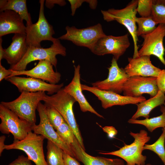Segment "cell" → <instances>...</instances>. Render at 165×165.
I'll return each mask as SVG.
<instances>
[{"label": "cell", "instance_id": "1", "mask_svg": "<svg viewBox=\"0 0 165 165\" xmlns=\"http://www.w3.org/2000/svg\"><path fill=\"white\" fill-rule=\"evenodd\" d=\"M43 101L46 107L53 108L61 115L72 130L80 145L85 150L82 138L76 123L73 111V106L76 101L65 92L63 88L51 95L46 94Z\"/></svg>", "mask_w": 165, "mask_h": 165}, {"label": "cell", "instance_id": "2", "mask_svg": "<svg viewBox=\"0 0 165 165\" xmlns=\"http://www.w3.org/2000/svg\"><path fill=\"white\" fill-rule=\"evenodd\" d=\"M46 94L45 92H24L15 100L9 102L2 101L0 104L14 112L20 119L34 125L36 122V110Z\"/></svg>", "mask_w": 165, "mask_h": 165}, {"label": "cell", "instance_id": "3", "mask_svg": "<svg viewBox=\"0 0 165 165\" xmlns=\"http://www.w3.org/2000/svg\"><path fill=\"white\" fill-rule=\"evenodd\" d=\"M138 0L131 1L124 8L121 9L114 8L107 10H101L104 19L107 22L116 21L124 25L127 29L133 38L134 53L133 58L139 57L138 55V41L137 35V27L135 19L137 17V8Z\"/></svg>", "mask_w": 165, "mask_h": 165}, {"label": "cell", "instance_id": "4", "mask_svg": "<svg viewBox=\"0 0 165 165\" xmlns=\"http://www.w3.org/2000/svg\"><path fill=\"white\" fill-rule=\"evenodd\" d=\"M130 134L134 139L132 143L125 145L117 150L99 153L119 157L126 162L127 165H145L147 157L142 152L145 145L149 141L150 137L144 130L138 133L130 132Z\"/></svg>", "mask_w": 165, "mask_h": 165}, {"label": "cell", "instance_id": "5", "mask_svg": "<svg viewBox=\"0 0 165 165\" xmlns=\"http://www.w3.org/2000/svg\"><path fill=\"white\" fill-rule=\"evenodd\" d=\"M66 54V48L61 44L60 39L57 38L49 48L28 47L22 59L15 65L10 66L9 69L14 71H24L26 70L28 64L31 62L43 60L49 61L56 68L57 62V55L65 56Z\"/></svg>", "mask_w": 165, "mask_h": 165}, {"label": "cell", "instance_id": "6", "mask_svg": "<svg viewBox=\"0 0 165 165\" xmlns=\"http://www.w3.org/2000/svg\"><path fill=\"white\" fill-rule=\"evenodd\" d=\"M44 0H39L40 4L38 19L35 24L26 26V42L28 47H41V43L48 40L54 42L57 38L53 37L55 32L53 26L46 19L44 14Z\"/></svg>", "mask_w": 165, "mask_h": 165}, {"label": "cell", "instance_id": "7", "mask_svg": "<svg viewBox=\"0 0 165 165\" xmlns=\"http://www.w3.org/2000/svg\"><path fill=\"white\" fill-rule=\"evenodd\" d=\"M45 138L32 131L21 140H14L12 143L5 145V149H18L23 151L36 165H48L45 160L43 149Z\"/></svg>", "mask_w": 165, "mask_h": 165}, {"label": "cell", "instance_id": "8", "mask_svg": "<svg viewBox=\"0 0 165 165\" xmlns=\"http://www.w3.org/2000/svg\"><path fill=\"white\" fill-rule=\"evenodd\" d=\"M65 30L66 33L58 38L60 40L70 41L76 46L87 48L90 50L99 39L106 35L100 23L80 29L67 26Z\"/></svg>", "mask_w": 165, "mask_h": 165}, {"label": "cell", "instance_id": "9", "mask_svg": "<svg viewBox=\"0 0 165 165\" xmlns=\"http://www.w3.org/2000/svg\"><path fill=\"white\" fill-rule=\"evenodd\" d=\"M0 118L1 132L7 134L11 133L14 140H22L32 131L33 125L20 119L14 112L1 104Z\"/></svg>", "mask_w": 165, "mask_h": 165}, {"label": "cell", "instance_id": "10", "mask_svg": "<svg viewBox=\"0 0 165 165\" xmlns=\"http://www.w3.org/2000/svg\"><path fill=\"white\" fill-rule=\"evenodd\" d=\"M130 45L128 34L118 36L106 35L99 39L90 50L98 56L112 54L117 61Z\"/></svg>", "mask_w": 165, "mask_h": 165}, {"label": "cell", "instance_id": "11", "mask_svg": "<svg viewBox=\"0 0 165 165\" xmlns=\"http://www.w3.org/2000/svg\"><path fill=\"white\" fill-rule=\"evenodd\" d=\"M141 36L144 39V41L141 48L138 51L139 56L154 55L165 66V49L163 44L165 24H159L152 32Z\"/></svg>", "mask_w": 165, "mask_h": 165}, {"label": "cell", "instance_id": "12", "mask_svg": "<svg viewBox=\"0 0 165 165\" xmlns=\"http://www.w3.org/2000/svg\"><path fill=\"white\" fill-rule=\"evenodd\" d=\"M46 106L40 102L37 107L40 118L38 125L32 126V131L38 135H41L61 148L64 152L75 158L70 146L66 143L61 138L50 123L47 118Z\"/></svg>", "mask_w": 165, "mask_h": 165}, {"label": "cell", "instance_id": "13", "mask_svg": "<svg viewBox=\"0 0 165 165\" xmlns=\"http://www.w3.org/2000/svg\"><path fill=\"white\" fill-rule=\"evenodd\" d=\"M156 79V77H130L123 86L124 96L137 97L142 96L143 94H147L151 97H154L159 90Z\"/></svg>", "mask_w": 165, "mask_h": 165}, {"label": "cell", "instance_id": "14", "mask_svg": "<svg viewBox=\"0 0 165 165\" xmlns=\"http://www.w3.org/2000/svg\"><path fill=\"white\" fill-rule=\"evenodd\" d=\"M108 69L107 78L103 80L93 82L92 86L100 90L119 94L123 92V86L129 77L124 68L119 67L117 61L114 57Z\"/></svg>", "mask_w": 165, "mask_h": 165}, {"label": "cell", "instance_id": "15", "mask_svg": "<svg viewBox=\"0 0 165 165\" xmlns=\"http://www.w3.org/2000/svg\"><path fill=\"white\" fill-rule=\"evenodd\" d=\"M16 87L19 91L36 92H47L50 95H53L63 88L64 84L48 83L41 79L31 77H22L13 76L5 79Z\"/></svg>", "mask_w": 165, "mask_h": 165}, {"label": "cell", "instance_id": "16", "mask_svg": "<svg viewBox=\"0 0 165 165\" xmlns=\"http://www.w3.org/2000/svg\"><path fill=\"white\" fill-rule=\"evenodd\" d=\"M81 86L82 90L88 91L95 95L101 101L102 108L105 109L115 105H137L146 100L142 96L137 97H130L111 91L100 90L86 85L82 84Z\"/></svg>", "mask_w": 165, "mask_h": 165}, {"label": "cell", "instance_id": "17", "mask_svg": "<svg viewBox=\"0 0 165 165\" xmlns=\"http://www.w3.org/2000/svg\"><path fill=\"white\" fill-rule=\"evenodd\" d=\"M53 66L48 60L39 61L36 65L31 69L20 71L12 70L11 75L7 78L24 75L46 81L50 84H56L60 81L61 75L59 72L54 71Z\"/></svg>", "mask_w": 165, "mask_h": 165}, {"label": "cell", "instance_id": "18", "mask_svg": "<svg viewBox=\"0 0 165 165\" xmlns=\"http://www.w3.org/2000/svg\"><path fill=\"white\" fill-rule=\"evenodd\" d=\"M150 57L144 56L135 58H128V64L124 69L129 77L139 76L157 78L162 70L152 64Z\"/></svg>", "mask_w": 165, "mask_h": 165}, {"label": "cell", "instance_id": "19", "mask_svg": "<svg viewBox=\"0 0 165 165\" xmlns=\"http://www.w3.org/2000/svg\"><path fill=\"white\" fill-rule=\"evenodd\" d=\"M74 67L73 78L70 82L63 88L64 91L78 102L82 112H89L100 118H104L102 116L98 113L90 105L82 93L80 82V65H74Z\"/></svg>", "mask_w": 165, "mask_h": 165}, {"label": "cell", "instance_id": "20", "mask_svg": "<svg viewBox=\"0 0 165 165\" xmlns=\"http://www.w3.org/2000/svg\"><path fill=\"white\" fill-rule=\"evenodd\" d=\"M75 158L84 165H125L124 160L119 158H109L94 156L86 153L75 138L70 145Z\"/></svg>", "mask_w": 165, "mask_h": 165}, {"label": "cell", "instance_id": "21", "mask_svg": "<svg viewBox=\"0 0 165 165\" xmlns=\"http://www.w3.org/2000/svg\"><path fill=\"white\" fill-rule=\"evenodd\" d=\"M23 20L17 13L6 10L0 13V37L13 33L26 34Z\"/></svg>", "mask_w": 165, "mask_h": 165}, {"label": "cell", "instance_id": "22", "mask_svg": "<svg viewBox=\"0 0 165 165\" xmlns=\"http://www.w3.org/2000/svg\"><path fill=\"white\" fill-rule=\"evenodd\" d=\"M9 46L4 49L3 57L10 66L15 65L22 59L28 48L26 34H15Z\"/></svg>", "mask_w": 165, "mask_h": 165}, {"label": "cell", "instance_id": "23", "mask_svg": "<svg viewBox=\"0 0 165 165\" xmlns=\"http://www.w3.org/2000/svg\"><path fill=\"white\" fill-rule=\"evenodd\" d=\"M163 105L165 106V93L159 90L155 96L137 105V110L131 119H136L140 117L148 118L149 114L152 110Z\"/></svg>", "mask_w": 165, "mask_h": 165}, {"label": "cell", "instance_id": "24", "mask_svg": "<svg viewBox=\"0 0 165 165\" xmlns=\"http://www.w3.org/2000/svg\"><path fill=\"white\" fill-rule=\"evenodd\" d=\"M13 11L26 21V25L32 24L31 15L28 12L26 0H0V11Z\"/></svg>", "mask_w": 165, "mask_h": 165}, {"label": "cell", "instance_id": "25", "mask_svg": "<svg viewBox=\"0 0 165 165\" xmlns=\"http://www.w3.org/2000/svg\"><path fill=\"white\" fill-rule=\"evenodd\" d=\"M160 111L162 114L160 116L143 120L129 119L128 122L129 123L138 124L145 126L151 132L156 129L162 127H165V106H160Z\"/></svg>", "mask_w": 165, "mask_h": 165}, {"label": "cell", "instance_id": "26", "mask_svg": "<svg viewBox=\"0 0 165 165\" xmlns=\"http://www.w3.org/2000/svg\"><path fill=\"white\" fill-rule=\"evenodd\" d=\"M46 162L48 165H64V151L62 149L47 140Z\"/></svg>", "mask_w": 165, "mask_h": 165}, {"label": "cell", "instance_id": "27", "mask_svg": "<svg viewBox=\"0 0 165 165\" xmlns=\"http://www.w3.org/2000/svg\"><path fill=\"white\" fill-rule=\"evenodd\" d=\"M135 21L138 25L137 30L138 37L149 34L153 31L157 27V24L151 16L146 17H136Z\"/></svg>", "mask_w": 165, "mask_h": 165}, {"label": "cell", "instance_id": "28", "mask_svg": "<svg viewBox=\"0 0 165 165\" xmlns=\"http://www.w3.org/2000/svg\"><path fill=\"white\" fill-rule=\"evenodd\" d=\"M162 130V133L157 140L152 144H145L143 149L144 150H149L154 152L165 165V127L163 128Z\"/></svg>", "mask_w": 165, "mask_h": 165}, {"label": "cell", "instance_id": "29", "mask_svg": "<svg viewBox=\"0 0 165 165\" xmlns=\"http://www.w3.org/2000/svg\"><path fill=\"white\" fill-rule=\"evenodd\" d=\"M56 132L62 140L70 146L75 138L72 130L66 122L57 128Z\"/></svg>", "mask_w": 165, "mask_h": 165}, {"label": "cell", "instance_id": "30", "mask_svg": "<svg viewBox=\"0 0 165 165\" xmlns=\"http://www.w3.org/2000/svg\"><path fill=\"white\" fill-rule=\"evenodd\" d=\"M46 111L48 120L55 130L65 121L60 113L53 108L46 107Z\"/></svg>", "mask_w": 165, "mask_h": 165}, {"label": "cell", "instance_id": "31", "mask_svg": "<svg viewBox=\"0 0 165 165\" xmlns=\"http://www.w3.org/2000/svg\"><path fill=\"white\" fill-rule=\"evenodd\" d=\"M153 2L152 0H138L137 8V13L141 17L151 16Z\"/></svg>", "mask_w": 165, "mask_h": 165}, {"label": "cell", "instance_id": "32", "mask_svg": "<svg viewBox=\"0 0 165 165\" xmlns=\"http://www.w3.org/2000/svg\"><path fill=\"white\" fill-rule=\"evenodd\" d=\"M151 16L157 24H165V7L153 4Z\"/></svg>", "mask_w": 165, "mask_h": 165}, {"label": "cell", "instance_id": "33", "mask_svg": "<svg viewBox=\"0 0 165 165\" xmlns=\"http://www.w3.org/2000/svg\"><path fill=\"white\" fill-rule=\"evenodd\" d=\"M68 1L71 5V15L72 16L75 15L76 9L80 7L84 2L88 3L90 8L92 9H95L97 4V0H68Z\"/></svg>", "mask_w": 165, "mask_h": 165}, {"label": "cell", "instance_id": "34", "mask_svg": "<svg viewBox=\"0 0 165 165\" xmlns=\"http://www.w3.org/2000/svg\"><path fill=\"white\" fill-rule=\"evenodd\" d=\"M31 161L28 156L22 155L18 156L15 160L6 165H32Z\"/></svg>", "mask_w": 165, "mask_h": 165}, {"label": "cell", "instance_id": "35", "mask_svg": "<svg viewBox=\"0 0 165 165\" xmlns=\"http://www.w3.org/2000/svg\"><path fill=\"white\" fill-rule=\"evenodd\" d=\"M156 82L159 90L165 93V69L161 70L157 77Z\"/></svg>", "mask_w": 165, "mask_h": 165}, {"label": "cell", "instance_id": "36", "mask_svg": "<svg viewBox=\"0 0 165 165\" xmlns=\"http://www.w3.org/2000/svg\"><path fill=\"white\" fill-rule=\"evenodd\" d=\"M63 159L64 165H80L76 159L64 152Z\"/></svg>", "mask_w": 165, "mask_h": 165}, {"label": "cell", "instance_id": "37", "mask_svg": "<svg viewBox=\"0 0 165 165\" xmlns=\"http://www.w3.org/2000/svg\"><path fill=\"white\" fill-rule=\"evenodd\" d=\"M66 4L65 1L63 0H46L45 1V5L47 8L51 9L57 4L61 6H65Z\"/></svg>", "mask_w": 165, "mask_h": 165}, {"label": "cell", "instance_id": "38", "mask_svg": "<svg viewBox=\"0 0 165 165\" xmlns=\"http://www.w3.org/2000/svg\"><path fill=\"white\" fill-rule=\"evenodd\" d=\"M12 73V70L6 69L0 62V81H2L4 79L9 76Z\"/></svg>", "mask_w": 165, "mask_h": 165}, {"label": "cell", "instance_id": "39", "mask_svg": "<svg viewBox=\"0 0 165 165\" xmlns=\"http://www.w3.org/2000/svg\"><path fill=\"white\" fill-rule=\"evenodd\" d=\"M102 129L108 134V137L111 138H114L118 133L117 130L113 126H105L102 128Z\"/></svg>", "mask_w": 165, "mask_h": 165}, {"label": "cell", "instance_id": "40", "mask_svg": "<svg viewBox=\"0 0 165 165\" xmlns=\"http://www.w3.org/2000/svg\"><path fill=\"white\" fill-rule=\"evenodd\" d=\"M6 138V137L4 135H2L0 137V156L2 155V153L3 150L5 149L4 142Z\"/></svg>", "mask_w": 165, "mask_h": 165}, {"label": "cell", "instance_id": "41", "mask_svg": "<svg viewBox=\"0 0 165 165\" xmlns=\"http://www.w3.org/2000/svg\"><path fill=\"white\" fill-rule=\"evenodd\" d=\"M2 37H0V62L3 59V54L4 53V49L3 48L2 46Z\"/></svg>", "mask_w": 165, "mask_h": 165}, {"label": "cell", "instance_id": "42", "mask_svg": "<svg viewBox=\"0 0 165 165\" xmlns=\"http://www.w3.org/2000/svg\"><path fill=\"white\" fill-rule=\"evenodd\" d=\"M152 2L153 4H159L165 7V0H154Z\"/></svg>", "mask_w": 165, "mask_h": 165}, {"label": "cell", "instance_id": "43", "mask_svg": "<svg viewBox=\"0 0 165 165\" xmlns=\"http://www.w3.org/2000/svg\"><path fill=\"white\" fill-rule=\"evenodd\" d=\"M145 165H152L150 163H148L146 164H145Z\"/></svg>", "mask_w": 165, "mask_h": 165}]
</instances>
